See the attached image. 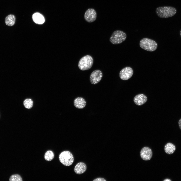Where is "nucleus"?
Segmentation results:
<instances>
[{
  "label": "nucleus",
  "instance_id": "f3484780",
  "mask_svg": "<svg viewBox=\"0 0 181 181\" xmlns=\"http://www.w3.org/2000/svg\"><path fill=\"white\" fill-rule=\"evenodd\" d=\"M23 104L26 108L30 109L33 106V102L31 99H27L24 101Z\"/></svg>",
  "mask_w": 181,
  "mask_h": 181
},
{
  "label": "nucleus",
  "instance_id": "aec40b11",
  "mask_svg": "<svg viewBox=\"0 0 181 181\" xmlns=\"http://www.w3.org/2000/svg\"><path fill=\"white\" fill-rule=\"evenodd\" d=\"M178 124L179 128L181 130V118L179 120L178 122Z\"/></svg>",
  "mask_w": 181,
  "mask_h": 181
},
{
  "label": "nucleus",
  "instance_id": "0eeeda50",
  "mask_svg": "<svg viewBox=\"0 0 181 181\" xmlns=\"http://www.w3.org/2000/svg\"><path fill=\"white\" fill-rule=\"evenodd\" d=\"M133 74L132 68L129 67H126L122 69L120 71L119 76L122 80H126L130 79Z\"/></svg>",
  "mask_w": 181,
  "mask_h": 181
},
{
  "label": "nucleus",
  "instance_id": "dca6fc26",
  "mask_svg": "<svg viewBox=\"0 0 181 181\" xmlns=\"http://www.w3.org/2000/svg\"><path fill=\"white\" fill-rule=\"evenodd\" d=\"M54 156L53 152L51 150H48L45 154L44 158L46 160L50 161L54 158Z\"/></svg>",
  "mask_w": 181,
  "mask_h": 181
},
{
  "label": "nucleus",
  "instance_id": "9b49d317",
  "mask_svg": "<svg viewBox=\"0 0 181 181\" xmlns=\"http://www.w3.org/2000/svg\"><path fill=\"white\" fill-rule=\"evenodd\" d=\"M74 105L77 108L82 109L84 108L86 105V102L85 99L81 97H77L74 101Z\"/></svg>",
  "mask_w": 181,
  "mask_h": 181
},
{
  "label": "nucleus",
  "instance_id": "20e7f679",
  "mask_svg": "<svg viewBox=\"0 0 181 181\" xmlns=\"http://www.w3.org/2000/svg\"><path fill=\"white\" fill-rule=\"evenodd\" d=\"M92 57L88 55H86L81 58L79 61L78 67L81 70L84 71L90 69L93 63Z\"/></svg>",
  "mask_w": 181,
  "mask_h": 181
},
{
  "label": "nucleus",
  "instance_id": "f257e3e1",
  "mask_svg": "<svg viewBox=\"0 0 181 181\" xmlns=\"http://www.w3.org/2000/svg\"><path fill=\"white\" fill-rule=\"evenodd\" d=\"M177 12L176 9L171 6L159 7L157 8L155 12L158 16L161 18H166L174 15Z\"/></svg>",
  "mask_w": 181,
  "mask_h": 181
},
{
  "label": "nucleus",
  "instance_id": "39448f33",
  "mask_svg": "<svg viewBox=\"0 0 181 181\" xmlns=\"http://www.w3.org/2000/svg\"><path fill=\"white\" fill-rule=\"evenodd\" d=\"M59 159L60 162L64 165L69 166L71 165L74 161L72 154L68 151H64L59 155Z\"/></svg>",
  "mask_w": 181,
  "mask_h": 181
},
{
  "label": "nucleus",
  "instance_id": "6e6552de",
  "mask_svg": "<svg viewBox=\"0 0 181 181\" xmlns=\"http://www.w3.org/2000/svg\"><path fill=\"white\" fill-rule=\"evenodd\" d=\"M84 17L85 20L87 22H92L96 19L97 13L96 11L93 8H89L85 12Z\"/></svg>",
  "mask_w": 181,
  "mask_h": 181
},
{
  "label": "nucleus",
  "instance_id": "6ab92c4d",
  "mask_svg": "<svg viewBox=\"0 0 181 181\" xmlns=\"http://www.w3.org/2000/svg\"><path fill=\"white\" fill-rule=\"evenodd\" d=\"M94 181H106V180L102 178H98L93 180Z\"/></svg>",
  "mask_w": 181,
  "mask_h": 181
},
{
  "label": "nucleus",
  "instance_id": "4be33fe9",
  "mask_svg": "<svg viewBox=\"0 0 181 181\" xmlns=\"http://www.w3.org/2000/svg\"><path fill=\"white\" fill-rule=\"evenodd\" d=\"M180 36L181 37V30L180 31Z\"/></svg>",
  "mask_w": 181,
  "mask_h": 181
},
{
  "label": "nucleus",
  "instance_id": "4468645a",
  "mask_svg": "<svg viewBox=\"0 0 181 181\" xmlns=\"http://www.w3.org/2000/svg\"><path fill=\"white\" fill-rule=\"evenodd\" d=\"M176 149L175 146L173 144L169 142L165 146L164 150L165 152L169 155L173 154Z\"/></svg>",
  "mask_w": 181,
  "mask_h": 181
},
{
  "label": "nucleus",
  "instance_id": "423d86ee",
  "mask_svg": "<svg viewBox=\"0 0 181 181\" xmlns=\"http://www.w3.org/2000/svg\"><path fill=\"white\" fill-rule=\"evenodd\" d=\"M103 76V73L100 70H96L94 71L91 74L89 78L90 83L96 84L99 82Z\"/></svg>",
  "mask_w": 181,
  "mask_h": 181
},
{
  "label": "nucleus",
  "instance_id": "412c9836",
  "mask_svg": "<svg viewBox=\"0 0 181 181\" xmlns=\"http://www.w3.org/2000/svg\"><path fill=\"white\" fill-rule=\"evenodd\" d=\"M164 181H171V180L169 179H166L164 180Z\"/></svg>",
  "mask_w": 181,
  "mask_h": 181
},
{
  "label": "nucleus",
  "instance_id": "9d476101",
  "mask_svg": "<svg viewBox=\"0 0 181 181\" xmlns=\"http://www.w3.org/2000/svg\"><path fill=\"white\" fill-rule=\"evenodd\" d=\"M147 100V96L143 94L136 95L133 99V101L137 105L141 106L145 103Z\"/></svg>",
  "mask_w": 181,
  "mask_h": 181
},
{
  "label": "nucleus",
  "instance_id": "ddd939ff",
  "mask_svg": "<svg viewBox=\"0 0 181 181\" xmlns=\"http://www.w3.org/2000/svg\"><path fill=\"white\" fill-rule=\"evenodd\" d=\"M32 19L34 22L36 23L41 24H43L45 22L44 17L38 13H36L32 15Z\"/></svg>",
  "mask_w": 181,
  "mask_h": 181
},
{
  "label": "nucleus",
  "instance_id": "a211bd4d",
  "mask_svg": "<svg viewBox=\"0 0 181 181\" xmlns=\"http://www.w3.org/2000/svg\"><path fill=\"white\" fill-rule=\"evenodd\" d=\"M10 181H22V179L20 175L18 174L12 175L9 178Z\"/></svg>",
  "mask_w": 181,
  "mask_h": 181
},
{
  "label": "nucleus",
  "instance_id": "7ed1b4c3",
  "mask_svg": "<svg viewBox=\"0 0 181 181\" xmlns=\"http://www.w3.org/2000/svg\"><path fill=\"white\" fill-rule=\"evenodd\" d=\"M126 37V34L125 32L121 30H116L112 33L109 41L113 44H118L124 41Z\"/></svg>",
  "mask_w": 181,
  "mask_h": 181
},
{
  "label": "nucleus",
  "instance_id": "f8f14e48",
  "mask_svg": "<svg viewBox=\"0 0 181 181\" xmlns=\"http://www.w3.org/2000/svg\"><path fill=\"white\" fill-rule=\"evenodd\" d=\"M86 168V166L85 163L82 162H80L76 165L74 170L76 173L80 174L85 172Z\"/></svg>",
  "mask_w": 181,
  "mask_h": 181
},
{
  "label": "nucleus",
  "instance_id": "f03ea898",
  "mask_svg": "<svg viewBox=\"0 0 181 181\" xmlns=\"http://www.w3.org/2000/svg\"><path fill=\"white\" fill-rule=\"evenodd\" d=\"M140 47L143 49L149 52H153L157 49L158 45L154 40L147 38L141 39L140 42Z\"/></svg>",
  "mask_w": 181,
  "mask_h": 181
},
{
  "label": "nucleus",
  "instance_id": "1a4fd4ad",
  "mask_svg": "<svg viewBox=\"0 0 181 181\" xmlns=\"http://www.w3.org/2000/svg\"><path fill=\"white\" fill-rule=\"evenodd\" d=\"M140 154L141 158L145 160H150L152 156L151 150L148 147H145L142 148L140 151Z\"/></svg>",
  "mask_w": 181,
  "mask_h": 181
},
{
  "label": "nucleus",
  "instance_id": "2eb2a0df",
  "mask_svg": "<svg viewBox=\"0 0 181 181\" xmlns=\"http://www.w3.org/2000/svg\"><path fill=\"white\" fill-rule=\"evenodd\" d=\"M16 21V17L13 14H9L7 16L5 19V24L7 26H11L14 25Z\"/></svg>",
  "mask_w": 181,
  "mask_h": 181
}]
</instances>
